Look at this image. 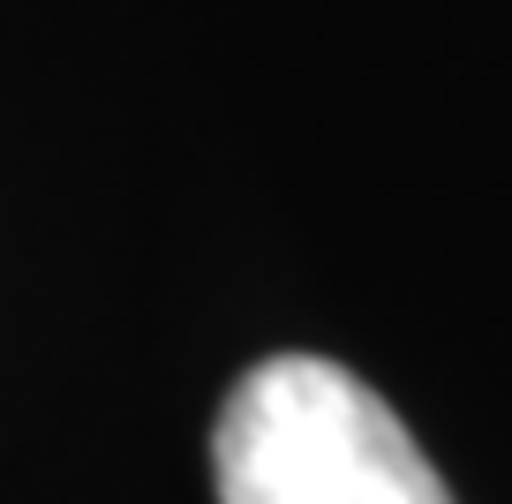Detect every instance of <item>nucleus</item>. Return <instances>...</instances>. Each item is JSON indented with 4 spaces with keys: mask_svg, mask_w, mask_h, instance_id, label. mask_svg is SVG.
Listing matches in <instances>:
<instances>
[{
    "mask_svg": "<svg viewBox=\"0 0 512 504\" xmlns=\"http://www.w3.org/2000/svg\"><path fill=\"white\" fill-rule=\"evenodd\" d=\"M211 482L219 504H452L415 429L324 354H272L226 392Z\"/></svg>",
    "mask_w": 512,
    "mask_h": 504,
    "instance_id": "f257e3e1",
    "label": "nucleus"
}]
</instances>
